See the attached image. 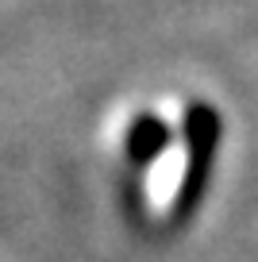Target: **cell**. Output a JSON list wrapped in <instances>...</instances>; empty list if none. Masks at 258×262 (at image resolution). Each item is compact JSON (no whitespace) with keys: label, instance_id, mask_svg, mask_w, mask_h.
<instances>
[{"label":"cell","instance_id":"cell-1","mask_svg":"<svg viewBox=\"0 0 258 262\" xmlns=\"http://www.w3.org/2000/svg\"><path fill=\"white\" fill-rule=\"evenodd\" d=\"M216 147H220L216 108L204 104V100H193L185 108V170H181V181L174 189V201H169V220H185L197 208L212 170V158H216Z\"/></svg>","mask_w":258,"mask_h":262},{"label":"cell","instance_id":"cell-2","mask_svg":"<svg viewBox=\"0 0 258 262\" xmlns=\"http://www.w3.org/2000/svg\"><path fill=\"white\" fill-rule=\"evenodd\" d=\"M123 147H127V158L135 166H146L169 147V127L158 116H139L127 127V143H123Z\"/></svg>","mask_w":258,"mask_h":262}]
</instances>
